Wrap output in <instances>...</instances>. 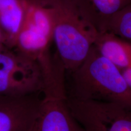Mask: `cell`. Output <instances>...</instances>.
<instances>
[{"mask_svg": "<svg viewBox=\"0 0 131 131\" xmlns=\"http://www.w3.org/2000/svg\"><path fill=\"white\" fill-rule=\"evenodd\" d=\"M66 80L69 98L115 103L131 110V89L121 70L94 45L77 68L66 72Z\"/></svg>", "mask_w": 131, "mask_h": 131, "instance_id": "1", "label": "cell"}, {"mask_svg": "<svg viewBox=\"0 0 131 131\" xmlns=\"http://www.w3.org/2000/svg\"><path fill=\"white\" fill-rule=\"evenodd\" d=\"M53 18V41L56 53L67 72L84 61L98 32L73 0H44Z\"/></svg>", "mask_w": 131, "mask_h": 131, "instance_id": "2", "label": "cell"}, {"mask_svg": "<svg viewBox=\"0 0 131 131\" xmlns=\"http://www.w3.org/2000/svg\"><path fill=\"white\" fill-rule=\"evenodd\" d=\"M42 88L40 63L6 46H0V94L24 96Z\"/></svg>", "mask_w": 131, "mask_h": 131, "instance_id": "3", "label": "cell"}, {"mask_svg": "<svg viewBox=\"0 0 131 131\" xmlns=\"http://www.w3.org/2000/svg\"><path fill=\"white\" fill-rule=\"evenodd\" d=\"M53 41V18L44 0H27L26 16L14 48L38 61L50 52Z\"/></svg>", "mask_w": 131, "mask_h": 131, "instance_id": "4", "label": "cell"}, {"mask_svg": "<svg viewBox=\"0 0 131 131\" xmlns=\"http://www.w3.org/2000/svg\"><path fill=\"white\" fill-rule=\"evenodd\" d=\"M34 130L84 131L70 111L64 81L54 80L44 86Z\"/></svg>", "mask_w": 131, "mask_h": 131, "instance_id": "5", "label": "cell"}, {"mask_svg": "<svg viewBox=\"0 0 131 131\" xmlns=\"http://www.w3.org/2000/svg\"><path fill=\"white\" fill-rule=\"evenodd\" d=\"M73 117L84 131H131V110L115 103L69 98Z\"/></svg>", "mask_w": 131, "mask_h": 131, "instance_id": "6", "label": "cell"}, {"mask_svg": "<svg viewBox=\"0 0 131 131\" xmlns=\"http://www.w3.org/2000/svg\"><path fill=\"white\" fill-rule=\"evenodd\" d=\"M40 92L24 96L0 94V131H32L38 112Z\"/></svg>", "mask_w": 131, "mask_h": 131, "instance_id": "7", "label": "cell"}, {"mask_svg": "<svg viewBox=\"0 0 131 131\" xmlns=\"http://www.w3.org/2000/svg\"><path fill=\"white\" fill-rule=\"evenodd\" d=\"M98 33L105 32L111 19L131 0H73Z\"/></svg>", "mask_w": 131, "mask_h": 131, "instance_id": "8", "label": "cell"}, {"mask_svg": "<svg viewBox=\"0 0 131 131\" xmlns=\"http://www.w3.org/2000/svg\"><path fill=\"white\" fill-rule=\"evenodd\" d=\"M27 0H0V27L6 37L5 46L14 48L25 19Z\"/></svg>", "mask_w": 131, "mask_h": 131, "instance_id": "9", "label": "cell"}, {"mask_svg": "<svg viewBox=\"0 0 131 131\" xmlns=\"http://www.w3.org/2000/svg\"><path fill=\"white\" fill-rule=\"evenodd\" d=\"M95 47L120 70L131 66V42L109 32L99 33Z\"/></svg>", "mask_w": 131, "mask_h": 131, "instance_id": "10", "label": "cell"}, {"mask_svg": "<svg viewBox=\"0 0 131 131\" xmlns=\"http://www.w3.org/2000/svg\"><path fill=\"white\" fill-rule=\"evenodd\" d=\"M105 32H109L131 42V4L111 19Z\"/></svg>", "mask_w": 131, "mask_h": 131, "instance_id": "11", "label": "cell"}, {"mask_svg": "<svg viewBox=\"0 0 131 131\" xmlns=\"http://www.w3.org/2000/svg\"><path fill=\"white\" fill-rule=\"evenodd\" d=\"M121 72L127 85L131 89V66L121 70Z\"/></svg>", "mask_w": 131, "mask_h": 131, "instance_id": "12", "label": "cell"}, {"mask_svg": "<svg viewBox=\"0 0 131 131\" xmlns=\"http://www.w3.org/2000/svg\"><path fill=\"white\" fill-rule=\"evenodd\" d=\"M6 44V37H5L4 32L0 27V46L2 45H5Z\"/></svg>", "mask_w": 131, "mask_h": 131, "instance_id": "13", "label": "cell"}, {"mask_svg": "<svg viewBox=\"0 0 131 131\" xmlns=\"http://www.w3.org/2000/svg\"><path fill=\"white\" fill-rule=\"evenodd\" d=\"M34 126H35V125H34ZM32 131H35V130H34V128H33V129H32Z\"/></svg>", "mask_w": 131, "mask_h": 131, "instance_id": "14", "label": "cell"}]
</instances>
